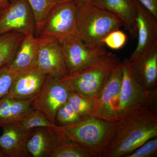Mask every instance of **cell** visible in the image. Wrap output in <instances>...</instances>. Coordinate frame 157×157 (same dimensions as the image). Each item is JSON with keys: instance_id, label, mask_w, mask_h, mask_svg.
Returning <instances> with one entry per match:
<instances>
[{"instance_id": "obj_1", "label": "cell", "mask_w": 157, "mask_h": 157, "mask_svg": "<svg viewBox=\"0 0 157 157\" xmlns=\"http://www.w3.org/2000/svg\"><path fill=\"white\" fill-rule=\"evenodd\" d=\"M155 137H157V112L137 107L118 121L102 157H125Z\"/></svg>"}, {"instance_id": "obj_2", "label": "cell", "mask_w": 157, "mask_h": 157, "mask_svg": "<svg viewBox=\"0 0 157 157\" xmlns=\"http://www.w3.org/2000/svg\"><path fill=\"white\" fill-rule=\"evenodd\" d=\"M117 122L90 117L70 125H57L55 129L65 139L86 148L93 157H102Z\"/></svg>"}, {"instance_id": "obj_3", "label": "cell", "mask_w": 157, "mask_h": 157, "mask_svg": "<svg viewBox=\"0 0 157 157\" xmlns=\"http://www.w3.org/2000/svg\"><path fill=\"white\" fill-rule=\"evenodd\" d=\"M121 62L107 52L84 67L60 78L72 91L95 100L112 70Z\"/></svg>"}, {"instance_id": "obj_4", "label": "cell", "mask_w": 157, "mask_h": 157, "mask_svg": "<svg viewBox=\"0 0 157 157\" xmlns=\"http://www.w3.org/2000/svg\"><path fill=\"white\" fill-rule=\"evenodd\" d=\"M122 26V21L117 15L92 3L77 8L75 34L85 43L101 42L107 34Z\"/></svg>"}, {"instance_id": "obj_5", "label": "cell", "mask_w": 157, "mask_h": 157, "mask_svg": "<svg viewBox=\"0 0 157 157\" xmlns=\"http://www.w3.org/2000/svg\"><path fill=\"white\" fill-rule=\"evenodd\" d=\"M122 63L121 86L116 114L118 120L126 113L138 107H144L157 112V90H146L132 74L128 59Z\"/></svg>"}, {"instance_id": "obj_6", "label": "cell", "mask_w": 157, "mask_h": 157, "mask_svg": "<svg viewBox=\"0 0 157 157\" xmlns=\"http://www.w3.org/2000/svg\"><path fill=\"white\" fill-rule=\"evenodd\" d=\"M68 74L84 67L108 52L102 42L85 43L76 34H72L60 42Z\"/></svg>"}, {"instance_id": "obj_7", "label": "cell", "mask_w": 157, "mask_h": 157, "mask_svg": "<svg viewBox=\"0 0 157 157\" xmlns=\"http://www.w3.org/2000/svg\"><path fill=\"white\" fill-rule=\"evenodd\" d=\"M71 92L60 78L47 75L41 90L33 100L32 107L43 113L52 123L57 124V112L67 103Z\"/></svg>"}, {"instance_id": "obj_8", "label": "cell", "mask_w": 157, "mask_h": 157, "mask_svg": "<svg viewBox=\"0 0 157 157\" xmlns=\"http://www.w3.org/2000/svg\"><path fill=\"white\" fill-rule=\"evenodd\" d=\"M77 8L73 0L62 3L48 14L39 36L61 42L76 31Z\"/></svg>"}, {"instance_id": "obj_9", "label": "cell", "mask_w": 157, "mask_h": 157, "mask_svg": "<svg viewBox=\"0 0 157 157\" xmlns=\"http://www.w3.org/2000/svg\"><path fill=\"white\" fill-rule=\"evenodd\" d=\"M122 78V63L121 62L109 76L94 101L91 117L109 121L118 120L116 109L120 93Z\"/></svg>"}, {"instance_id": "obj_10", "label": "cell", "mask_w": 157, "mask_h": 157, "mask_svg": "<svg viewBox=\"0 0 157 157\" xmlns=\"http://www.w3.org/2000/svg\"><path fill=\"white\" fill-rule=\"evenodd\" d=\"M16 32L25 36L36 33L35 17L27 0H12L0 15V35Z\"/></svg>"}, {"instance_id": "obj_11", "label": "cell", "mask_w": 157, "mask_h": 157, "mask_svg": "<svg viewBox=\"0 0 157 157\" xmlns=\"http://www.w3.org/2000/svg\"><path fill=\"white\" fill-rule=\"evenodd\" d=\"M136 6V25L138 40L136 48L129 61L135 60L157 43V18L137 0Z\"/></svg>"}, {"instance_id": "obj_12", "label": "cell", "mask_w": 157, "mask_h": 157, "mask_svg": "<svg viewBox=\"0 0 157 157\" xmlns=\"http://www.w3.org/2000/svg\"><path fill=\"white\" fill-rule=\"evenodd\" d=\"M47 76L36 66L16 73L6 96L17 100H33L41 90Z\"/></svg>"}, {"instance_id": "obj_13", "label": "cell", "mask_w": 157, "mask_h": 157, "mask_svg": "<svg viewBox=\"0 0 157 157\" xmlns=\"http://www.w3.org/2000/svg\"><path fill=\"white\" fill-rule=\"evenodd\" d=\"M0 149L6 157H30L27 142L32 130L24 128L19 122L6 124L2 127Z\"/></svg>"}, {"instance_id": "obj_14", "label": "cell", "mask_w": 157, "mask_h": 157, "mask_svg": "<svg viewBox=\"0 0 157 157\" xmlns=\"http://www.w3.org/2000/svg\"><path fill=\"white\" fill-rule=\"evenodd\" d=\"M128 62L132 74L144 89L157 88V43L135 60Z\"/></svg>"}, {"instance_id": "obj_15", "label": "cell", "mask_w": 157, "mask_h": 157, "mask_svg": "<svg viewBox=\"0 0 157 157\" xmlns=\"http://www.w3.org/2000/svg\"><path fill=\"white\" fill-rule=\"evenodd\" d=\"M52 39L34 35L24 36L14 59L9 65L10 71L14 73L36 67L39 52Z\"/></svg>"}, {"instance_id": "obj_16", "label": "cell", "mask_w": 157, "mask_h": 157, "mask_svg": "<svg viewBox=\"0 0 157 157\" xmlns=\"http://www.w3.org/2000/svg\"><path fill=\"white\" fill-rule=\"evenodd\" d=\"M64 138L55 129L39 127L32 130L27 148L33 157H50Z\"/></svg>"}, {"instance_id": "obj_17", "label": "cell", "mask_w": 157, "mask_h": 157, "mask_svg": "<svg viewBox=\"0 0 157 157\" xmlns=\"http://www.w3.org/2000/svg\"><path fill=\"white\" fill-rule=\"evenodd\" d=\"M36 67L47 75L62 78L68 75L60 42L52 39L39 52Z\"/></svg>"}, {"instance_id": "obj_18", "label": "cell", "mask_w": 157, "mask_h": 157, "mask_svg": "<svg viewBox=\"0 0 157 157\" xmlns=\"http://www.w3.org/2000/svg\"><path fill=\"white\" fill-rule=\"evenodd\" d=\"M91 3L119 17L123 26L132 36L137 33L135 0H92Z\"/></svg>"}, {"instance_id": "obj_19", "label": "cell", "mask_w": 157, "mask_h": 157, "mask_svg": "<svg viewBox=\"0 0 157 157\" xmlns=\"http://www.w3.org/2000/svg\"><path fill=\"white\" fill-rule=\"evenodd\" d=\"M33 100H20L5 96L0 100V128L6 124L20 121L34 109Z\"/></svg>"}, {"instance_id": "obj_20", "label": "cell", "mask_w": 157, "mask_h": 157, "mask_svg": "<svg viewBox=\"0 0 157 157\" xmlns=\"http://www.w3.org/2000/svg\"><path fill=\"white\" fill-rule=\"evenodd\" d=\"M24 36L16 32L0 35V68L11 63Z\"/></svg>"}, {"instance_id": "obj_21", "label": "cell", "mask_w": 157, "mask_h": 157, "mask_svg": "<svg viewBox=\"0 0 157 157\" xmlns=\"http://www.w3.org/2000/svg\"><path fill=\"white\" fill-rule=\"evenodd\" d=\"M33 10L35 22L36 33L39 36L47 16L51 11L62 3L72 0H27Z\"/></svg>"}, {"instance_id": "obj_22", "label": "cell", "mask_w": 157, "mask_h": 157, "mask_svg": "<svg viewBox=\"0 0 157 157\" xmlns=\"http://www.w3.org/2000/svg\"><path fill=\"white\" fill-rule=\"evenodd\" d=\"M94 101L72 91L67 102L82 118L84 119L91 117L94 109Z\"/></svg>"}, {"instance_id": "obj_23", "label": "cell", "mask_w": 157, "mask_h": 157, "mask_svg": "<svg viewBox=\"0 0 157 157\" xmlns=\"http://www.w3.org/2000/svg\"><path fill=\"white\" fill-rule=\"evenodd\" d=\"M50 157H93L83 146L64 138L61 145Z\"/></svg>"}, {"instance_id": "obj_24", "label": "cell", "mask_w": 157, "mask_h": 157, "mask_svg": "<svg viewBox=\"0 0 157 157\" xmlns=\"http://www.w3.org/2000/svg\"><path fill=\"white\" fill-rule=\"evenodd\" d=\"M19 122L24 128L28 130H32L39 127L56 129L58 125L52 123L42 112L34 109Z\"/></svg>"}, {"instance_id": "obj_25", "label": "cell", "mask_w": 157, "mask_h": 157, "mask_svg": "<svg viewBox=\"0 0 157 157\" xmlns=\"http://www.w3.org/2000/svg\"><path fill=\"white\" fill-rule=\"evenodd\" d=\"M56 119L59 125H70L77 123L82 119L67 102L58 110Z\"/></svg>"}, {"instance_id": "obj_26", "label": "cell", "mask_w": 157, "mask_h": 157, "mask_svg": "<svg viewBox=\"0 0 157 157\" xmlns=\"http://www.w3.org/2000/svg\"><path fill=\"white\" fill-rule=\"evenodd\" d=\"M127 36L120 29L115 30L107 34L101 40L105 46L113 50H118L124 46L127 41Z\"/></svg>"}, {"instance_id": "obj_27", "label": "cell", "mask_w": 157, "mask_h": 157, "mask_svg": "<svg viewBox=\"0 0 157 157\" xmlns=\"http://www.w3.org/2000/svg\"><path fill=\"white\" fill-rule=\"evenodd\" d=\"M157 155V138L150 139L125 157H154Z\"/></svg>"}, {"instance_id": "obj_28", "label": "cell", "mask_w": 157, "mask_h": 157, "mask_svg": "<svg viewBox=\"0 0 157 157\" xmlns=\"http://www.w3.org/2000/svg\"><path fill=\"white\" fill-rule=\"evenodd\" d=\"M9 65L0 68V100L8 94L15 76V73L10 71Z\"/></svg>"}, {"instance_id": "obj_29", "label": "cell", "mask_w": 157, "mask_h": 157, "mask_svg": "<svg viewBox=\"0 0 157 157\" xmlns=\"http://www.w3.org/2000/svg\"><path fill=\"white\" fill-rule=\"evenodd\" d=\"M150 12L157 18V0H137Z\"/></svg>"}, {"instance_id": "obj_30", "label": "cell", "mask_w": 157, "mask_h": 157, "mask_svg": "<svg viewBox=\"0 0 157 157\" xmlns=\"http://www.w3.org/2000/svg\"><path fill=\"white\" fill-rule=\"evenodd\" d=\"M12 0H0V15L2 14L11 4Z\"/></svg>"}, {"instance_id": "obj_31", "label": "cell", "mask_w": 157, "mask_h": 157, "mask_svg": "<svg viewBox=\"0 0 157 157\" xmlns=\"http://www.w3.org/2000/svg\"><path fill=\"white\" fill-rule=\"evenodd\" d=\"M73 1L76 4V8H78L86 3L91 2L92 0H73Z\"/></svg>"}, {"instance_id": "obj_32", "label": "cell", "mask_w": 157, "mask_h": 157, "mask_svg": "<svg viewBox=\"0 0 157 157\" xmlns=\"http://www.w3.org/2000/svg\"><path fill=\"white\" fill-rule=\"evenodd\" d=\"M0 157H6L2 151L0 149Z\"/></svg>"}]
</instances>
